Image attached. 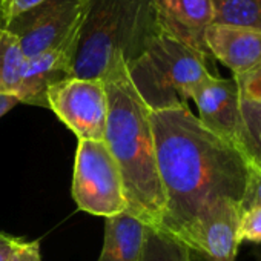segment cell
Listing matches in <instances>:
<instances>
[{"mask_svg": "<svg viewBox=\"0 0 261 261\" xmlns=\"http://www.w3.org/2000/svg\"><path fill=\"white\" fill-rule=\"evenodd\" d=\"M151 124L165 194L160 229L197 252L198 229L209 211L221 200L241 201L247 160L211 133L188 105L151 111Z\"/></svg>", "mask_w": 261, "mask_h": 261, "instance_id": "cell-1", "label": "cell"}, {"mask_svg": "<svg viewBox=\"0 0 261 261\" xmlns=\"http://www.w3.org/2000/svg\"><path fill=\"white\" fill-rule=\"evenodd\" d=\"M71 192L77 207L91 215L109 218L127 211L118 165L103 140H79Z\"/></svg>", "mask_w": 261, "mask_h": 261, "instance_id": "cell-5", "label": "cell"}, {"mask_svg": "<svg viewBox=\"0 0 261 261\" xmlns=\"http://www.w3.org/2000/svg\"><path fill=\"white\" fill-rule=\"evenodd\" d=\"M211 60L160 31L126 69L146 106L163 111L188 105L194 89L214 74Z\"/></svg>", "mask_w": 261, "mask_h": 261, "instance_id": "cell-4", "label": "cell"}, {"mask_svg": "<svg viewBox=\"0 0 261 261\" xmlns=\"http://www.w3.org/2000/svg\"><path fill=\"white\" fill-rule=\"evenodd\" d=\"M152 2L162 33L212 59L204 42L206 30L214 23L212 0H152Z\"/></svg>", "mask_w": 261, "mask_h": 261, "instance_id": "cell-9", "label": "cell"}, {"mask_svg": "<svg viewBox=\"0 0 261 261\" xmlns=\"http://www.w3.org/2000/svg\"><path fill=\"white\" fill-rule=\"evenodd\" d=\"M233 80L237 82L241 98L261 103V65L243 75L233 77Z\"/></svg>", "mask_w": 261, "mask_h": 261, "instance_id": "cell-20", "label": "cell"}, {"mask_svg": "<svg viewBox=\"0 0 261 261\" xmlns=\"http://www.w3.org/2000/svg\"><path fill=\"white\" fill-rule=\"evenodd\" d=\"M23 241V238L0 232V261H13L19 253Z\"/></svg>", "mask_w": 261, "mask_h": 261, "instance_id": "cell-22", "label": "cell"}, {"mask_svg": "<svg viewBox=\"0 0 261 261\" xmlns=\"http://www.w3.org/2000/svg\"><path fill=\"white\" fill-rule=\"evenodd\" d=\"M240 217V203L232 200H221L209 211L197 237V252L206 261H235Z\"/></svg>", "mask_w": 261, "mask_h": 261, "instance_id": "cell-12", "label": "cell"}, {"mask_svg": "<svg viewBox=\"0 0 261 261\" xmlns=\"http://www.w3.org/2000/svg\"><path fill=\"white\" fill-rule=\"evenodd\" d=\"M88 0H45L14 17L5 30L17 37L27 59L74 45Z\"/></svg>", "mask_w": 261, "mask_h": 261, "instance_id": "cell-6", "label": "cell"}, {"mask_svg": "<svg viewBox=\"0 0 261 261\" xmlns=\"http://www.w3.org/2000/svg\"><path fill=\"white\" fill-rule=\"evenodd\" d=\"M214 23L261 31V0H212Z\"/></svg>", "mask_w": 261, "mask_h": 261, "instance_id": "cell-15", "label": "cell"}, {"mask_svg": "<svg viewBox=\"0 0 261 261\" xmlns=\"http://www.w3.org/2000/svg\"><path fill=\"white\" fill-rule=\"evenodd\" d=\"M108 120L103 142L115 159L127 212L146 226L159 227L165 214V194L160 181L151 109L120 62L106 75Z\"/></svg>", "mask_w": 261, "mask_h": 261, "instance_id": "cell-2", "label": "cell"}, {"mask_svg": "<svg viewBox=\"0 0 261 261\" xmlns=\"http://www.w3.org/2000/svg\"><path fill=\"white\" fill-rule=\"evenodd\" d=\"M191 249L174 235L146 226L139 261H192Z\"/></svg>", "mask_w": 261, "mask_h": 261, "instance_id": "cell-16", "label": "cell"}, {"mask_svg": "<svg viewBox=\"0 0 261 261\" xmlns=\"http://www.w3.org/2000/svg\"><path fill=\"white\" fill-rule=\"evenodd\" d=\"M256 206H261V168L247 163V185L240 201V209L243 212Z\"/></svg>", "mask_w": 261, "mask_h": 261, "instance_id": "cell-19", "label": "cell"}, {"mask_svg": "<svg viewBox=\"0 0 261 261\" xmlns=\"http://www.w3.org/2000/svg\"><path fill=\"white\" fill-rule=\"evenodd\" d=\"M48 109L79 140H103L108 120V95L103 80L69 77L49 88Z\"/></svg>", "mask_w": 261, "mask_h": 261, "instance_id": "cell-7", "label": "cell"}, {"mask_svg": "<svg viewBox=\"0 0 261 261\" xmlns=\"http://www.w3.org/2000/svg\"><path fill=\"white\" fill-rule=\"evenodd\" d=\"M204 42L211 57L229 68L233 77L261 65V31L212 23L206 30Z\"/></svg>", "mask_w": 261, "mask_h": 261, "instance_id": "cell-10", "label": "cell"}, {"mask_svg": "<svg viewBox=\"0 0 261 261\" xmlns=\"http://www.w3.org/2000/svg\"><path fill=\"white\" fill-rule=\"evenodd\" d=\"M27 57L16 36L0 28V95L16 97Z\"/></svg>", "mask_w": 261, "mask_h": 261, "instance_id": "cell-14", "label": "cell"}, {"mask_svg": "<svg viewBox=\"0 0 261 261\" xmlns=\"http://www.w3.org/2000/svg\"><path fill=\"white\" fill-rule=\"evenodd\" d=\"M74 49L75 43L27 59L22 82L16 94L19 103L48 108L46 94L49 88L72 77L71 65Z\"/></svg>", "mask_w": 261, "mask_h": 261, "instance_id": "cell-11", "label": "cell"}, {"mask_svg": "<svg viewBox=\"0 0 261 261\" xmlns=\"http://www.w3.org/2000/svg\"><path fill=\"white\" fill-rule=\"evenodd\" d=\"M13 261H22V258H20V255L17 253V255H16V258H14Z\"/></svg>", "mask_w": 261, "mask_h": 261, "instance_id": "cell-25", "label": "cell"}, {"mask_svg": "<svg viewBox=\"0 0 261 261\" xmlns=\"http://www.w3.org/2000/svg\"><path fill=\"white\" fill-rule=\"evenodd\" d=\"M145 230L146 224L127 211L106 218L98 261H139Z\"/></svg>", "mask_w": 261, "mask_h": 261, "instance_id": "cell-13", "label": "cell"}, {"mask_svg": "<svg viewBox=\"0 0 261 261\" xmlns=\"http://www.w3.org/2000/svg\"><path fill=\"white\" fill-rule=\"evenodd\" d=\"M42 2L45 0H0V28H5L14 17Z\"/></svg>", "mask_w": 261, "mask_h": 261, "instance_id": "cell-21", "label": "cell"}, {"mask_svg": "<svg viewBox=\"0 0 261 261\" xmlns=\"http://www.w3.org/2000/svg\"><path fill=\"white\" fill-rule=\"evenodd\" d=\"M16 105H19V100L11 95H0V118H2L8 111H11Z\"/></svg>", "mask_w": 261, "mask_h": 261, "instance_id": "cell-24", "label": "cell"}, {"mask_svg": "<svg viewBox=\"0 0 261 261\" xmlns=\"http://www.w3.org/2000/svg\"><path fill=\"white\" fill-rule=\"evenodd\" d=\"M240 111L243 118L240 151L247 163L261 168V103L240 97Z\"/></svg>", "mask_w": 261, "mask_h": 261, "instance_id": "cell-17", "label": "cell"}, {"mask_svg": "<svg viewBox=\"0 0 261 261\" xmlns=\"http://www.w3.org/2000/svg\"><path fill=\"white\" fill-rule=\"evenodd\" d=\"M19 255L22 261H42L40 256V243L39 241H23Z\"/></svg>", "mask_w": 261, "mask_h": 261, "instance_id": "cell-23", "label": "cell"}, {"mask_svg": "<svg viewBox=\"0 0 261 261\" xmlns=\"http://www.w3.org/2000/svg\"><path fill=\"white\" fill-rule=\"evenodd\" d=\"M160 33L152 0H88L72 56V77L105 80Z\"/></svg>", "mask_w": 261, "mask_h": 261, "instance_id": "cell-3", "label": "cell"}, {"mask_svg": "<svg viewBox=\"0 0 261 261\" xmlns=\"http://www.w3.org/2000/svg\"><path fill=\"white\" fill-rule=\"evenodd\" d=\"M261 243V206L241 212L238 223V243Z\"/></svg>", "mask_w": 261, "mask_h": 261, "instance_id": "cell-18", "label": "cell"}, {"mask_svg": "<svg viewBox=\"0 0 261 261\" xmlns=\"http://www.w3.org/2000/svg\"><path fill=\"white\" fill-rule=\"evenodd\" d=\"M191 100L198 109V120L211 133L240 149L243 118L237 82L212 74L194 89Z\"/></svg>", "mask_w": 261, "mask_h": 261, "instance_id": "cell-8", "label": "cell"}]
</instances>
